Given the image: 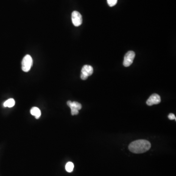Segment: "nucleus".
<instances>
[{
  "label": "nucleus",
  "instance_id": "obj_2",
  "mask_svg": "<svg viewBox=\"0 0 176 176\" xmlns=\"http://www.w3.org/2000/svg\"><path fill=\"white\" fill-rule=\"evenodd\" d=\"M33 64V60L31 56L27 54L24 57L22 62V70L25 72H28L31 70Z\"/></svg>",
  "mask_w": 176,
  "mask_h": 176
},
{
  "label": "nucleus",
  "instance_id": "obj_11",
  "mask_svg": "<svg viewBox=\"0 0 176 176\" xmlns=\"http://www.w3.org/2000/svg\"><path fill=\"white\" fill-rule=\"evenodd\" d=\"M108 4L110 6L112 7L115 6L118 2V0H107Z\"/></svg>",
  "mask_w": 176,
  "mask_h": 176
},
{
  "label": "nucleus",
  "instance_id": "obj_7",
  "mask_svg": "<svg viewBox=\"0 0 176 176\" xmlns=\"http://www.w3.org/2000/svg\"><path fill=\"white\" fill-rule=\"evenodd\" d=\"M67 105L71 108V110L76 109L79 111L81 109V104L76 101L71 102V101H67Z\"/></svg>",
  "mask_w": 176,
  "mask_h": 176
},
{
  "label": "nucleus",
  "instance_id": "obj_9",
  "mask_svg": "<svg viewBox=\"0 0 176 176\" xmlns=\"http://www.w3.org/2000/svg\"><path fill=\"white\" fill-rule=\"evenodd\" d=\"M15 104V102L14 99L13 98H10L4 102V106L5 107L11 108L14 106Z\"/></svg>",
  "mask_w": 176,
  "mask_h": 176
},
{
  "label": "nucleus",
  "instance_id": "obj_14",
  "mask_svg": "<svg viewBox=\"0 0 176 176\" xmlns=\"http://www.w3.org/2000/svg\"><path fill=\"white\" fill-rule=\"evenodd\" d=\"M80 77H81V78L82 80H86L88 78V77L87 76H85L84 74H82V73L81 74Z\"/></svg>",
  "mask_w": 176,
  "mask_h": 176
},
{
  "label": "nucleus",
  "instance_id": "obj_3",
  "mask_svg": "<svg viewBox=\"0 0 176 176\" xmlns=\"http://www.w3.org/2000/svg\"><path fill=\"white\" fill-rule=\"evenodd\" d=\"M135 56V53L134 51H129L127 53L124 58L123 63L124 66H125V67H129L133 62Z\"/></svg>",
  "mask_w": 176,
  "mask_h": 176
},
{
  "label": "nucleus",
  "instance_id": "obj_13",
  "mask_svg": "<svg viewBox=\"0 0 176 176\" xmlns=\"http://www.w3.org/2000/svg\"><path fill=\"white\" fill-rule=\"evenodd\" d=\"M168 117V118L169 119H170V120H174L175 119V120H176V117H175L174 114L170 113V114H169Z\"/></svg>",
  "mask_w": 176,
  "mask_h": 176
},
{
  "label": "nucleus",
  "instance_id": "obj_5",
  "mask_svg": "<svg viewBox=\"0 0 176 176\" xmlns=\"http://www.w3.org/2000/svg\"><path fill=\"white\" fill-rule=\"evenodd\" d=\"M161 101V98L159 95L157 93H154L149 97L148 99L146 101V104L148 106H152L153 105H156L160 103Z\"/></svg>",
  "mask_w": 176,
  "mask_h": 176
},
{
  "label": "nucleus",
  "instance_id": "obj_8",
  "mask_svg": "<svg viewBox=\"0 0 176 176\" xmlns=\"http://www.w3.org/2000/svg\"><path fill=\"white\" fill-rule=\"evenodd\" d=\"M31 113L32 115L35 117L36 119H38L41 115V112L40 110L37 107H33L31 110Z\"/></svg>",
  "mask_w": 176,
  "mask_h": 176
},
{
  "label": "nucleus",
  "instance_id": "obj_10",
  "mask_svg": "<svg viewBox=\"0 0 176 176\" xmlns=\"http://www.w3.org/2000/svg\"><path fill=\"white\" fill-rule=\"evenodd\" d=\"M73 168H74V165L71 162H68L66 165V170L67 171V172H68V173L73 172Z\"/></svg>",
  "mask_w": 176,
  "mask_h": 176
},
{
  "label": "nucleus",
  "instance_id": "obj_4",
  "mask_svg": "<svg viewBox=\"0 0 176 176\" xmlns=\"http://www.w3.org/2000/svg\"><path fill=\"white\" fill-rule=\"evenodd\" d=\"M71 20L75 26H80L82 23V17L79 12L74 11L71 14Z\"/></svg>",
  "mask_w": 176,
  "mask_h": 176
},
{
  "label": "nucleus",
  "instance_id": "obj_12",
  "mask_svg": "<svg viewBox=\"0 0 176 176\" xmlns=\"http://www.w3.org/2000/svg\"><path fill=\"white\" fill-rule=\"evenodd\" d=\"M79 113L78 110L76 109H71V115H77Z\"/></svg>",
  "mask_w": 176,
  "mask_h": 176
},
{
  "label": "nucleus",
  "instance_id": "obj_6",
  "mask_svg": "<svg viewBox=\"0 0 176 176\" xmlns=\"http://www.w3.org/2000/svg\"><path fill=\"white\" fill-rule=\"evenodd\" d=\"M93 68L90 65H84L82 68L81 73L87 76L88 77L90 76L93 73Z\"/></svg>",
  "mask_w": 176,
  "mask_h": 176
},
{
  "label": "nucleus",
  "instance_id": "obj_1",
  "mask_svg": "<svg viewBox=\"0 0 176 176\" xmlns=\"http://www.w3.org/2000/svg\"><path fill=\"white\" fill-rule=\"evenodd\" d=\"M151 147L149 141L146 140H137L133 141L129 145L130 151L135 154H142L148 151Z\"/></svg>",
  "mask_w": 176,
  "mask_h": 176
}]
</instances>
